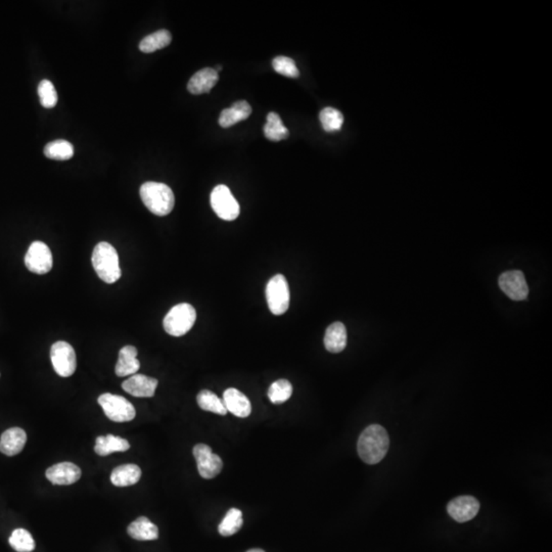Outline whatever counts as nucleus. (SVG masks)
Masks as SVG:
<instances>
[{
  "label": "nucleus",
  "instance_id": "obj_11",
  "mask_svg": "<svg viewBox=\"0 0 552 552\" xmlns=\"http://www.w3.org/2000/svg\"><path fill=\"white\" fill-rule=\"evenodd\" d=\"M498 284L502 292L511 300L524 301L528 298V284L522 271L511 270L502 273L499 276Z\"/></svg>",
  "mask_w": 552,
  "mask_h": 552
},
{
  "label": "nucleus",
  "instance_id": "obj_20",
  "mask_svg": "<svg viewBox=\"0 0 552 552\" xmlns=\"http://www.w3.org/2000/svg\"><path fill=\"white\" fill-rule=\"evenodd\" d=\"M128 535L138 541L157 540L159 538V529L149 518L139 517L132 522L127 529Z\"/></svg>",
  "mask_w": 552,
  "mask_h": 552
},
{
  "label": "nucleus",
  "instance_id": "obj_12",
  "mask_svg": "<svg viewBox=\"0 0 552 552\" xmlns=\"http://www.w3.org/2000/svg\"><path fill=\"white\" fill-rule=\"evenodd\" d=\"M479 511V500L473 496L456 497L447 505L449 516L458 522H467L473 520Z\"/></svg>",
  "mask_w": 552,
  "mask_h": 552
},
{
  "label": "nucleus",
  "instance_id": "obj_33",
  "mask_svg": "<svg viewBox=\"0 0 552 552\" xmlns=\"http://www.w3.org/2000/svg\"><path fill=\"white\" fill-rule=\"evenodd\" d=\"M273 67L276 73L288 78H298L300 72L292 59L288 56H277L273 61Z\"/></svg>",
  "mask_w": 552,
  "mask_h": 552
},
{
  "label": "nucleus",
  "instance_id": "obj_32",
  "mask_svg": "<svg viewBox=\"0 0 552 552\" xmlns=\"http://www.w3.org/2000/svg\"><path fill=\"white\" fill-rule=\"evenodd\" d=\"M38 96L40 104L46 109H52L58 104V92L50 80H42L38 85Z\"/></svg>",
  "mask_w": 552,
  "mask_h": 552
},
{
  "label": "nucleus",
  "instance_id": "obj_24",
  "mask_svg": "<svg viewBox=\"0 0 552 552\" xmlns=\"http://www.w3.org/2000/svg\"><path fill=\"white\" fill-rule=\"evenodd\" d=\"M171 41L172 36L169 31L159 30L153 34L145 36L139 43V50L145 54H151L162 48L167 47Z\"/></svg>",
  "mask_w": 552,
  "mask_h": 552
},
{
  "label": "nucleus",
  "instance_id": "obj_6",
  "mask_svg": "<svg viewBox=\"0 0 552 552\" xmlns=\"http://www.w3.org/2000/svg\"><path fill=\"white\" fill-rule=\"evenodd\" d=\"M267 304L271 313L282 315L290 307V293L288 280L282 275H276L266 286Z\"/></svg>",
  "mask_w": 552,
  "mask_h": 552
},
{
  "label": "nucleus",
  "instance_id": "obj_13",
  "mask_svg": "<svg viewBox=\"0 0 552 552\" xmlns=\"http://www.w3.org/2000/svg\"><path fill=\"white\" fill-rule=\"evenodd\" d=\"M46 478L54 485H72L81 478V469L72 463H61L46 471Z\"/></svg>",
  "mask_w": 552,
  "mask_h": 552
},
{
  "label": "nucleus",
  "instance_id": "obj_29",
  "mask_svg": "<svg viewBox=\"0 0 552 552\" xmlns=\"http://www.w3.org/2000/svg\"><path fill=\"white\" fill-rule=\"evenodd\" d=\"M320 122L326 131H338L344 123V116L339 109L334 107H326L319 114Z\"/></svg>",
  "mask_w": 552,
  "mask_h": 552
},
{
  "label": "nucleus",
  "instance_id": "obj_10",
  "mask_svg": "<svg viewBox=\"0 0 552 552\" xmlns=\"http://www.w3.org/2000/svg\"><path fill=\"white\" fill-rule=\"evenodd\" d=\"M193 453L197 460L198 471L204 479H213L222 471V459L219 455L213 453L210 446L198 444L193 447Z\"/></svg>",
  "mask_w": 552,
  "mask_h": 552
},
{
  "label": "nucleus",
  "instance_id": "obj_25",
  "mask_svg": "<svg viewBox=\"0 0 552 552\" xmlns=\"http://www.w3.org/2000/svg\"><path fill=\"white\" fill-rule=\"evenodd\" d=\"M44 155L48 159L67 161L74 156V147L71 142L65 139H58L45 145Z\"/></svg>",
  "mask_w": 552,
  "mask_h": 552
},
{
  "label": "nucleus",
  "instance_id": "obj_30",
  "mask_svg": "<svg viewBox=\"0 0 552 552\" xmlns=\"http://www.w3.org/2000/svg\"><path fill=\"white\" fill-rule=\"evenodd\" d=\"M10 544L18 552H31L34 551L35 542L32 535L25 529H17L10 537Z\"/></svg>",
  "mask_w": 552,
  "mask_h": 552
},
{
  "label": "nucleus",
  "instance_id": "obj_14",
  "mask_svg": "<svg viewBox=\"0 0 552 552\" xmlns=\"http://www.w3.org/2000/svg\"><path fill=\"white\" fill-rule=\"evenodd\" d=\"M158 380L143 374H134L122 383L124 391L138 398H151L155 395Z\"/></svg>",
  "mask_w": 552,
  "mask_h": 552
},
{
  "label": "nucleus",
  "instance_id": "obj_27",
  "mask_svg": "<svg viewBox=\"0 0 552 552\" xmlns=\"http://www.w3.org/2000/svg\"><path fill=\"white\" fill-rule=\"evenodd\" d=\"M264 134L267 139L271 141H280L286 139L290 136V132L286 129V126L282 124L279 115L271 112L267 116V122L264 126Z\"/></svg>",
  "mask_w": 552,
  "mask_h": 552
},
{
  "label": "nucleus",
  "instance_id": "obj_8",
  "mask_svg": "<svg viewBox=\"0 0 552 552\" xmlns=\"http://www.w3.org/2000/svg\"><path fill=\"white\" fill-rule=\"evenodd\" d=\"M50 359L56 374L62 378L73 376L77 368L75 350L69 343L59 341L52 346Z\"/></svg>",
  "mask_w": 552,
  "mask_h": 552
},
{
  "label": "nucleus",
  "instance_id": "obj_1",
  "mask_svg": "<svg viewBox=\"0 0 552 552\" xmlns=\"http://www.w3.org/2000/svg\"><path fill=\"white\" fill-rule=\"evenodd\" d=\"M390 447L389 434L380 425L366 427L357 443L360 458L368 465H376L383 460Z\"/></svg>",
  "mask_w": 552,
  "mask_h": 552
},
{
  "label": "nucleus",
  "instance_id": "obj_21",
  "mask_svg": "<svg viewBox=\"0 0 552 552\" xmlns=\"http://www.w3.org/2000/svg\"><path fill=\"white\" fill-rule=\"evenodd\" d=\"M324 346L330 353H340L347 346V330L342 322L328 326L324 336Z\"/></svg>",
  "mask_w": 552,
  "mask_h": 552
},
{
  "label": "nucleus",
  "instance_id": "obj_7",
  "mask_svg": "<svg viewBox=\"0 0 552 552\" xmlns=\"http://www.w3.org/2000/svg\"><path fill=\"white\" fill-rule=\"evenodd\" d=\"M211 206L219 218L233 221L239 217L241 208L226 185H217L211 193Z\"/></svg>",
  "mask_w": 552,
  "mask_h": 552
},
{
  "label": "nucleus",
  "instance_id": "obj_34",
  "mask_svg": "<svg viewBox=\"0 0 552 552\" xmlns=\"http://www.w3.org/2000/svg\"><path fill=\"white\" fill-rule=\"evenodd\" d=\"M248 552H265V551L261 549H251V551H248Z\"/></svg>",
  "mask_w": 552,
  "mask_h": 552
},
{
  "label": "nucleus",
  "instance_id": "obj_5",
  "mask_svg": "<svg viewBox=\"0 0 552 552\" xmlns=\"http://www.w3.org/2000/svg\"><path fill=\"white\" fill-rule=\"evenodd\" d=\"M98 404L107 418L115 423H127L134 419L136 410L126 398L111 393H105L98 397Z\"/></svg>",
  "mask_w": 552,
  "mask_h": 552
},
{
  "label": "nucleus",
  "instance_id": "obj_28",
  "mask_svg": "<svg viewBox=\"0 0 552 552\" xmlns=\"http://www.w3.org/2000/svg\"><path fill=\"white\" fill-rule=\"evenodd\" d=\"M242 524H244V520H242V511L233 507L227 511L222 522L218 526V531L222 536H233L241 530Z\"/></svg>",
  "mask_w": 552,
  "mask_h": 552
},
{
  "label": "nucleus",
  "instance_id": "obj_9",
  "mask_svg": "<svg viewBox=\"0 0 552 552\" xmlns=\"http://www.w3.org/2000/svg\"><path fill=\"white\" fill-rule=\"evenodd\" d=\"M52 254L47 244L34 242L29 246L25 256L27 269L35 275H46L52 268Z\"/></svg>",
  "mask_w": 552,
  "mask_h": 552
},
{
  "label": "nucleus",
  "instance_id": "obj_26",
  "mask_svg": "<svg viewBox=\"0 0 552 552\" xmlns=\"http://www.w3.org/2000/svg\"><path fill=\"white\" fill-rule=\"evenodd\" d=\"M198 404L201 410L205 412H213L219 415L227 414V410L225 407L224 402L218 397L216 394L209 390H203L200 392L197 397Z\"/></svg>",
  "mask_w": 552,
  "mask_h": 552
},
{
  "label": "nucleus",
  "instance_id": "obj_17",
  "mask_svg": "<svg viewBox=\"0 0 552 552\" xmlns=\"http://www.w3.org/2000/svg\"><path fill=\"white\" fill-rule=\"evenodd\" d=\"M219 80V75L215 69L205 68L200 70L189 80L187 89L191 94H208L216 85Z\"/></svg>",
  "mask_w": 552,
  "mask_h": 552
},
{
  "label": "nucleus",
  "instance_id": "obj_19",
  "mask_svg": "<svg viewBox=\"0 0 552 552\" xmlns=\"http://www.w3.org/2000/svg\"><path fill=\"white\" fill-rule=\"evenodd\" d=\"M252 114V107L246 100H239L231 105L229 109H223L219 117L221 127L229 128L239 122L248 119Z\"/></svg>",
  "mask_w": 552,
  "mask_h": 552
},
{
  "label": "nucleus",
  "instance_id": "obj_31",
  "mask_svg": "<svg viewBox=\"0 0 552 552\" xmlns=\"http://www.w3.org/2000/svg\"><path fill=\"white\" fill-rule=\"evenodd\" d=\"M269 399L273 404H282L288 401L293 395V385L288 380L275 381L268 389Z\"/></svg>",
  "mask_w": 552,
  "mask_h": 552
},
{
  "label": "nucleus",
  "instance_id": "obj_18",
  "mask_svg": "<svg viewBox=\"0 0 552 552\" xmlns=\"http://www.w3.org/2000/svg\"><path fill=\"white\" fill-rule=\"evenodd\" d=\"M136 357H138V349L136 347L125 346L122 348L115 368L116 374L121 378L136 374L140 368V362Z\"/></svg>",
  "mask_w": 552,
  "mask_h": 552
},
{
  "label": "nucleus",
  "instance_id": "obj_23",
  "mask_svg": "<svg viewBox=\"0 0 552 552\" xmlns=\"http://www.w3.org/2000/svg\"><path fill=\"white\" fill-rule=\"evenodd\" d=\"M141 477V469L136 465H123L114 469L111 474V482L117 487H128L138 483Z\"/></svg>",
  "mask_w": 552,
  "mask_h": 552
},
{
  "label": "nucleus",
  "instance_id": "obj_15",
  "mask_svg": "<svg viewBox=\"0 0 552 552\" xmlns=\"http://www.w3.org/2000/svg\"><path fill=\"white\" fill-rule=\"evenodd\" d=\"M27 442V434L21 427L6 429L0 438V452L6 456H14L22 452Z\"/></svg>",
  "mask_w": 552,
  "mask_h": 552
},
{
  "label": "nucleus",
  "instance_id": "obj_2",
  "mask_svg": "<svg viewBox=\"0 0 552 552\" xmlns=\"http://www.w3.org/2000/svg\"><path fill=\"white\" fill-rule=\"evenodd\" d=\"M140 198L145 207L157 216H166L172 212L175 197L172 189L164 183H143L140 187Z\"/></svg>",
  "mask_w": 552,
  "mask_h": 552
},
{
  "label": "nucleus",
  "instance_id": "obj_4",
  "mask_svg": "<svg viewBox=\"0 0 552 552\" xmlns=\"http://www.w3.org/2000/svg\"><path fill=\"white\" fill-rule=\"evenodd\" d=\"M197 320V312L189 303L173 307L164 318V330L173 337L184 336L193 328Z\"/></svg>",
  "mask_w": 552,
  "mask_h": 552
},
{
  "label": "nucleus",
  "instance_id": "obj_3",
  "mask_svg": "<svg viewBox=\"0 0 552 552\" xmlns=\"http://www.w3.org/2000/svg\"><path fill=\"white\" fill-rule=\"evenodd\" d=\"M92 265L98 277L105 284H115L121 277L117 251L107 242L96 244L92 253Z\"/></svg>",
  "mask_w": 552,
  "mask_h": 552
},
{
  "label": "nucleus",
  "instance_id": "obj_22",
  "mask_svg": "<svg viewBox=\"0 0 552 552\" xmlns=\"http://www.w3.org/2000/svg\"><path fill=\"white\" fill-rule=\"evenodd\" d=\"M129 448L130 444L127 440L109 434L96 438L94 451L100 456H107L114 452H125Z\"/></svg>",
  "mask_w": 552,
  "mask_h": 552
},
{
  "label": "nucleus",
  "instance_id": "obj_16",
  "mask_svg": "<svg viewBox=\"0 0 552 552\" xmlns=\"http://www.w3.org/2000/svg\"><path fill=\"white\" fill-rule=\"evenodd\" d=\"M223 402L227 412H231L235 416L246 418L252 412V405L250 400L246 395L235 388L227 389L223 394Z\"/></svg>",
  "mask_w": 552,
  "mask_h": 552
}]
</instances>
